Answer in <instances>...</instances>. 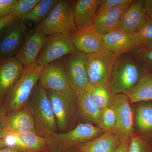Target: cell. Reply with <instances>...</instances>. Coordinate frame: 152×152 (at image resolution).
<instances>
[{
    "label": "cell",
    "mask_w": 152,
    "mask_h": 152,
    "mask_svg": "<svg viewBox=\"0 0 152 152\" xmlns=\"http://www.w3.org/2000/svg\"><path fill=\"white\" fill-rule=\"evenodd\" d=\"M142 66L130 54L117 56L110 74L109 83L114 95L129 93L138 81Z\"/></svg>",
    "instance_id": "6da1fadb"
},
{
    "label": "cell",
    "mask_w": 152,
    "mask_h": 152,
    "mask_svg": "<svg viewBox=\"0 0 152 152\" xmlns=\"http://www.w3.org/2000/svg\"><path fill=\"white\" fill-rule=\"evenodd\" d=\"M43 67L36 63L25 67L23 73L4 99L6 113L24 107L29 100Z\"/></svg>",
    "instance_id": "7a4b0ae2"
},
{
    "label": "cell",
    "mask_w": 152,
    "mask_h": 152,
    "mask_svg": "<svg viewBox=\"0 0 152 152\" xmlns=\"http://www.w3.org/2000/svg\"><path fill=\"white\" fill-rule=\"evenodd\" d=\"M39 28L47 36L55 34L71 36L77 33L75 5L69 1H58Z\"/></svg>",
    "instance_id": "3957f363"
},
{
    "label": "cell",
    "mask_w": 152,
    "mask_h": 152,
    "mask_svg": "<svg viewBox=\"0 0 152 152\" xmlns=\"http://www.w3.org/2000/svg\"><path fill=\"white\" fill-rule=\"evenodd\" d=\"M30 103L37 132L44 137L56 133V121L47 90L40 85L35 91Z\"/></svg>",
    "instance_id": "277c9868"
},
{
    "label": "cell",
    "mask_w": 152,
    "mask_h": 152,
    "mask_svg": "<svg viewBox=\"0 0 152 152\" xmlns=\"http://www.w3.org/2000/svg\"><path fill=\"white\" fill-rule=\"evenodd\" d=\"M39 80L46 90L54 91L76 102L77 96L69 83L64 63L56 61L44 66Z\"/></svg>",
    "instance_id": "5b68a950"
},
{
    "label": "cell",
    "mask_w": 152,
    "mask_h": 152,
    "mask_svg": "<svg viewBox=\"0 0 152 152\" xmlns=\"http://www.w3.org/2000/svg\"><path fill=\"white\" fill-rule=\"evenodd\" d=\"M105 132L102 128L97 126L80 123L71 130L60 134L55 133L45 138L48 144L56 145L68 149L92 140Z\"/></svg>",
    "instance_id": "8992f818"
},
{
    "label": "cell",
    "mask_w": 152,
    "mask_h": 152,
    "mask_svg": "<svg viewBox=\"0 0 152 152\" xmlns=\"http://www.w3.org/2000/svg\"><path fill=\"white\" fill-rule=\"evenodd\" d=\"M77 50L71 36L61 34L51 35L47 37L36 63L43 67Z\"/></svg>",
    "instance_id": "52a82bcc"
},
{
    "label": "cell",
    "mask_w": 152,
    "mask_h": 152,
    "mask_svg": "<svg viewBox=\"0 0 152 152\" xmlns=\"http://www.w3.org/2000/svg\"><path fill=\"white\" fill-rule=\"evenodd\" d=\"M64 61L69 83L76 96L88 89L90 86L85 61V53L77 50L67 55Z\"/></svg>",
    "instance_id": "ba28073f"
},
{
    "label": "cell",
    "mask_w": 152,
    "mask_h": 152,
    "mask_svg": "<svg viewBox=\"0 0 152 152\" xmlns=\"http://www.w3.org/2000/svg\"><path fill=\"white\" fill-rule=\"evenodd\" d=\"M116 56L107 51L91 54H85L86 67L90 86L109 81L112 66Z\"/></svg>",
    "instance_id": "9c48e42d"
},
{
    "label": "cell",
    "mask_w": 152,
    "mask_h": 152,
    "mask_svg": "<svg viewBox=\"0 0 152 152\" xmlns=\"http://www.w3.org/2000/svg\"><path fill=\"white\" fill-rule=\"evenodd\" d=\"M131 104L126 94L115 95L113 105L116 116L115 134L121 142L130 140L135 133L134 115Z\"/></svg>",
    "instance_id": "30bf717a"
},
{
    "label": "cell",
    "mask_w": 152,
    "mask_h": 152,
    "mask_svg": "<svg viewBox=\"0 0 152 152\" xmlns=\"http://www.w3.org/2000/svg\"><path fill=\"white\" fill-rule=\"evenodd\" d=\"M47 93L60 130L67 129L77 117L76 102H72L54 91L48 90Z\"/></svg>",
    "instance_id": "8fae6325"
},
{
    "label": "cell",
    "mask_w": 152,
    "mask_h": 152,
    "mask_svg": "<svg viewBox=\"0 0 152 152\" xmlns=\"http://www.w3.org/2000/svg\"><path fill=\"white\" fill-rule=\"evenodd\" d=\"M105 50L115 56H119L140 47L136 33H130L117 28L102 36Z\"/></svg>",
    "instance_id": "7c38bea8"
},
{
    "label": "cell",
    "mask_w": 152,
    "mask_h": 152,
    "mask_svg": "<svg viewBox=\"0 0 152 152\" xmlns=\"http://www.w3.org/2000/svg\"><path fill=\"white\" fill-rule=\"evenodd\" d=\"M19 20L0 31V59L15 56L21 47L24 32Z\"/></svg>",
    "instance_id": "4fadbf2b"
},
{
    "label": "cell",
    "mask_w": 152,
    "mask_h": 152,
    "mask_svg": "<svg viewBox=\"0 0 152 152\" xmlns=\"http://www.w3.org/2000/svg\"><path fill=\"white\" fill-rule=\"evenodd\" d=\"M4 131L12 133L37 134L35 122L30 107H24L8 112L4 120Z\"/></svg>",
    "instance_id": "5bb4252c"
},
{
    "label": "cell",
    "mask_w": 152,
    "mask_h": 152,
    "mask_svg": "<svg viewBox=\"0 0 152 152\" xmlns=\"http://www.w3.org/2000/svg\"><path fill=\"white\" fill-rule=\"evenodd\" d=\"M7 146L14 147L31 152L44 149L48 145L46 139L32 132L12 133L5 132L0 135Z\"/></svg>",
    "instance_id": "9a60e30c"
},
{
    "label": "cell",
    "mask_w": 152,
    "mask_h": 152,
    "mask_svg": "<svg viewBox=\"0 0 152 152\" xmlns=\"http://www.w3.org/2000/svg\"><path fill=\"white\" fill-rule=\"evenodd\" d=\"M47 39L46 35L38 28L26 39L15 57L24 67L34 64Z\"/></svg>",
    "instance_id": "2e32d148"
},
{
    "label": "cell",
    "mask_w": 152,
    "mask_h": 152,
    "mask_svg": "<svg viewBox=\"0 0 152 152\" xmlns=\"http://www.w3.org/2000/svg\"><path fill=\"white\" fill-rule=\"evenodd\" d=\"M25 67L15 57L0 59V101L21 76Z\"/></svg>",
    "instance_id": "e0dca14e"
},
{
    "label": "cell",
    "mask_w": 152,
    "mask_h": 152,
    "mask_svg": "<svg viewBox=\"0 0 152 152\" xmlns=\"http://www.w3.org/2000/svg\"><path fill=\"white\" fill-rule=\"evenodd\" d=\"M132 3L109 9L98 14L88 30L103 36L117 28L122 15Z\"/></svg>",
    "instance_id": "ac0fdd59"
},
{
    "label": "cell",
    "mask_w": 152,
    "mask_h": 152,
    "mask_svg": "<svg viewBox=\"0 0 152 152\" xmlns=\"http://www.w3.org/2000/svg\"><path fill=\"white\" fill-rule=\"evenodd\" d=\"M147 16L144 1H133L122 15L118 28L130 33H136Z\"/></svg>",
    "instance_id": "d6986e66"
},
{
    "label": "cell",
    "mask_w": 152,
    "mask_h": 152,
    "mask_svg": "<svg viewBox=\"0 0 152 152\" xmlns=\"http://www.w3.org/2000/svg\"><path fill=\"white\" fill-rule=\"evenodd\" d=\"M76 108L77 117L82 123H87L102 128L101 110L96 105L87 90L77 95Z\"/></svg>",
    "instance_id": "ffe728a7"
},
{
    "label": "cell",
    "mask_w": 152,
    "mask_h": 152,
    "mask_svg": "<svg viewBox=\"0 0 152 152\" xmlns=\"http://www.w3.org/2000/svg\"><path fill=\"white\" fill-rule=\"evenodd\" d=\"M101 0H78L75 5V18L78 32L89 28L97 16Z\"/></svg>",
    "instance_id": "44dd1931"
},
{
    "label": "cell",
    "mask_w": 152,
    "mask_h": 152,
    "mask_svg": "<svg viewBox=\"0 0 152 152\" xmlns=\"http://www.w3.org/2000/svg\"><path fill=\"white\" fill-rule=\"evenodd\" d=\"M71 37L77 50L84 53L91 54L106 51L102 36L89 30L78 32Z\"/></svg>",
    "instance_id": "7402d4cb"
},
{
    "label": "cell",
    "mask_w": 152,
    "mask_h": 152,
    "mask_svg": "<svg viewBox=\"0 0 152 152\" xmlns=\"http://www.w3.org/2000/svg\"><path fill=\"white\" fill-rule=\"evenodd\" d=\"M121 142L115 133L105 132L98 137L73 148L77 152H113Z\"/></svg>",
    "instance_id": "603a6c76"
},
{
    "label": "cell",
    "mask_w": 152,
    "mask_h": 152,
    "mask_svg": "<svg viewBox=\"0 0 152 152\" xmlns=\"http://www.w3.org/2000/svg\"><path fill=\"white\" fill-rule=\"evenodd\" d=\"M126 95L132 104L152 100V72L142 68L138 81Z\"/></svg>",
    "instance_id": "cb8c5ba5"
},
{
    "label": "cell",
    "mask_w": 152,
    "mask_h": 152,
    "mask_svg": "<svg viewBox=\"0 0 152 152\" xmlns=\"http://www.w3.org/2000/svg\"><path fill=\"white\" fill-rule=\"evenodd\" d=\"M94 102L101 110L113 105L114 95L109 81L101 84L90 86L88 88Z\"/></svg>",
    "instance_id": "d4e9b609"
},
{
    "label": "cell",
    "mask_w": 152,
    "mask_h": 152,
    "mask_svg": "<svg viewBox=\"0 0 152 152\" xmlns=\"http://www.w3.org/2000/svg\"><path fill=\"white\" fill-rule=\"evenodd\" d=\"M134 124L142 135L152 134V104H142L137 107Z\"/></svg>",
    "instance_id": "484cf974"
},
{
    "label": "cell",
    "mask_w": 152,
    "mask_h": 152,
    "mask_svg": "<svg viewBox=\"0 0 152 152\" xmlns=\"http://www.w3.org/2000/svg\"><path fill=\"white\" fill-rule=\"evenodd\" d=\"M58 1L40 0L34 8L26 14L23 19L25 20L38 22L45 20L48 15Z\"/></svg>",
    "instance_id": "4316f807"
},
{
    "label": "cell",
    "mask_w": 152,
    "mask_h": 152,
    "mask_svg": "<svg viewBox=\"0 0 152 152\" xmlns=\"http://www.w3.org/2000/svg\"><path fill=\"white\" fill-rule=\"evenodd\" d=\"M127 152H152V145L146 136L135 133L131 137Z\"/></svg>",
    "instance_id": "83f0119b"
},
{
    "label": "cell",
    "mask_w": 152,
    "mask_h": 152,
    "mask_svg": "<svg viewBox=\"0 0 152 152\" xmlns=\"http://www.w3.org/2000/svg\"><path fill=\"white\" fill-rule=\"evenodd\" d=\"M130 54L144 68L152 71V46L137 48Z\"/></svg>",
    "instance_id": "f1b7e54d"
},
{
    "label": "cell",
    "mask_w": 152,
    "mask_h": 152,
    "mask_svg": "<svg viewBox=\"0 0 152 152\" xmlns=\"http://www.w3.org/2000/svg\"><path fill=\"white\" fill-rule=\"evenodd\" d=\"M116 123V116L113 105L101 110V124L102 129L105 132L115 134Z\"/></svg>",
    "instance_id": "f546056e"
},
{
    "label": "cell",
    "mask_w": 152,
    "mask_h": 152,
    "mask_svg": "<svg viewBox=\"0 0 152 152\" xmlns=\"http://www.w3.org/2000/svg\"><path fill=\"white\" fill-rule=\"evenodd\" d=\"M136 34L140 47L152 46V20L148 15Z\"/></svg>",
    "instance_id": "4dcf8cb0"
},
{
    "label": "cell",
    "mask_w": 152,
    "mask_h": 152,
    "mask_svg": "<svg viewBox=\"0 0 152 152\" xmlns=\"http://www.w3.org/2000/svg\"><path fill=\"white\" fill-rule=\"evenodd\" d=\"M40 0H18L13 12L18 15L19 19H23L29 11L37 4Z\"/></svg>",
    "instance_id": "1f68e13d"
},
{
    "label": "cell",
    "mask_w": 152,
    "mask_h": 152,
    "mask_svg": "<svg viewBox=\"0 0 152 152\" xmlns=\"http://www.w3.org/2000/svg\"><path fill=\"white\" fill-rule=\"evenodd\" d=\"M133 1V0H101L97 15L109 9L131 4Z\"/></svg>",
    "instance_id": "d6a6232c"
},
{
    "label": "cell",
    "mask_w": 152,
    "mask_h": 152,
    "mask_svg": "<svg viewBox=\"0 0 152 152\" xmlns=\"http://www.w3.org/2000/svg\"><path fill=\"white\" fill-rule=\"evenodd\" d=\"M18 0H0V18L14 12Z\"/></svg>",
    "instance_id": "836d02e7"
},
{
    "label": "cell",
    "mask_w": 152,
    "mask_h": 152,
    "mask_svg": "<svg viewBox=\"0 0 152 152\" xmlns=\"http://www.w3.org/2000/svg\"><path fill=\"white\" fill-rule=\"evenodd\" d=\"M17 19H19V16L15 12H13L8 16L0 18V31L13 23Z\"/></svg>",
    "instance_id": "e575fe53"
},
{
    "label": "cell",
    "mask_w": 152,
    "mask_h": 152,
    "mask_svg": "<svg viewBox=\"0 0 152 152\" xmlns=\"http://www.w3.org/2000/svg\"><path fill=\"white\" fill-rule=\"evenodd\" d=\"M6 111L3 101H0V135L4 132V120Z\"/></svg>",
    "instance_id": "d590c367"
},
{
    "label": "cell",
    "mask_w": 152,
    "mask_h": 152,
    "mask_svg": "<svg viewBox=\"0 0 152 152\" xmlns=\"http://www.w3.org/2000/svg\"><path fill=\"white\" fill-rule=\"evenodd\" d=\"M130 140L121 142L113 152H127Z\"/></svg>",
    "instance_id": "8d00e7d4"
},
{
    "label": "cell",
    "mask_w": 152,
    "mask_h": 152,
    "mask_svg": "<svg viewBox=\"0 0 152 152\" xmlns=\"http://www.w3.org/2000/svg\"><path fill=\"white\" fill-rule=\"evenodd\" d=\"M147 15L152 20V0L144 1Z\"/></svg>",
    "instance_id": "74e56055"
},
{
    "label": "cell",
    "mask_w": 152,
    "mask_h": 152,
    "mask_svg": "<svg viewBox=\"0 0 152 152\" xmlns=\"http://www.w3.org/2000/svg\"><path fill=\"white\" fill-rule=\"evenodd\" d=\"M0 152H31L14 147H6L0 149Z\"/></svg>",
    "instance_id": "f35d334b"
},
{
    "label": "cell",
    "mask_w": 152,
    "mask_h": 152,
    "mask_svg": "<svg viewBox=\"0 0 152 152\" xmlns=\"http://www.w3.org/2000/svg\"><path fill=\"white\" fill-rule=\"evenodd\" d=\"M8 147L5 142L2 139L0 138V149L5 147Z\"/></svg>",
    "instance_id": "ab89813d"
},
{
    "label": "cell",
    "mask_w": 152,
    "mask_h": 152,
    "mask_svg": "<svg viewBox=\"0 0 152 152\" xmlns=\"http://www.w3.org/2000/svg\"><path fill=\"white\" fill-rule=\"evenodd\" d=\"M76 152H77V151H76Z\"/></svg>",
    "instance_id": "60d3db41"
},
{
    "label": "cell",
    "mask_w": 152,
    "mask_h": 152,
    "mask_svg": "<svg viewBox=\"0 0 152 152\" xmlns=\"http://www.w3.org/2000/svg\"></svg>",
    "instance_id": "b9f144b4"
}]
</instances>
